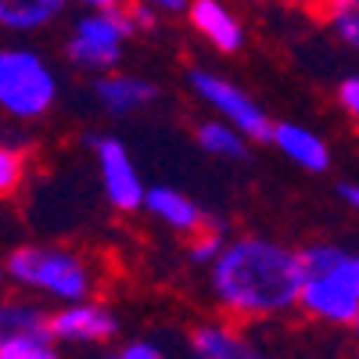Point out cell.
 <instances>
[{"mask_svg": "<svg viewBox=\"0 0 359 359\" xmlns=\"http://www.w3.org/2000/svg\"><path fill=\"white\" fill-rule=\"evenodd\" d=\"M306 284L302 248L277 237H230L223 255L208 266L212 306L233 323H269L298 309Z\"/></svg>", "mask_w": 359, "mask_h": 359, "instance_id": "6da1fadb", "label": "cell"}, {"mask_svg": "<svg viewBox=\"0 0 359 359\" xmlns=\"http://www.w3.org/2000/svg\"><path fill=\"white\" fill-rule=\"evenodd\" d=\"M4 277L15 291L40 302L72 306L86 302L97 291V266L90 255L65 245H18L4 255Z\"/></svg>", "mask_w": 359, "mask_h": 359, "instance_id": "7a4b0ae2", "label": "cell"}, {"mask_svg": "<svg viewBox=\"0 0 359 359\" xmlns=\"http://www.w3.org/2000/svg\"><path fill=\"white\" fill-rule=\"evenodd\" d=\"M341 252L345 245L338 241H313L302 248L306 284L298 309L323 327H352L359 320V287L341 273Z\"/></svg>", "mask_w": 359, "mask_h": 359, "instance_id": "3957f363", "label": "cell"}, {"mask_svg": "<svg viewBox=\"0 0 359 359\" xmlns=\"http://www.w3.org/2000/svg\"><path fill=\"white\" fill-rule=\"evenodd\" d=\"M57 104V72L33 47L0 50V108L11 123H40Z\"/></svg>", "mask_w": 359, "mask_h": 359, "instance_id": "277c9868", "label": "cell"}, {"mask_svg": "<svg viewBox=\"0 0 359 359\" xmlns=\"http://www.w3.org/2000/svg\"><path fill=\"white\" fill-rule=\"evenodd\" d=\"M130 36H133V29H130L123 8L86 11L69 29V36H65V57H69L76 69L90 72V76H104V72H115L118 69Z\"/></svg>", "mask_w": 359, "mask_h": 359, "instance_id": "5b68a950", "label": "cell"}, {"mask_svg": "<svg viewBox=\"0 0 359 359\" xmlns=\"http://www.w3.org/2000/svg\"><path fill=\"white\" fill-rule=\"evenodd\" d=\"M187 86H191V94L208 111H212L216 118L233 123L237 130H241L245 137H252V140H269L273 118H269L266 108L252 94H245V90L237 86L233 79H226L219 72H208V69H191L187 72Z\"/></svg>", "mask_w": 359, "mask_h": 359, "instance_id": "8992f818", "label": "cell"}, {"mask_svg": "<svg viewBox=\"0 0 359 359\" xmlns=\"http://www.w3.org/2000/svg\"><path fill=\"white\" fill-rule=\"evenodd\" d=\"M94 147V162H97V176H101V191L108 198V205L115 212H137L147 201V187L137 172V162L130 158L126 144L111 137V133H94L86 137Z\"/></svg>", "mask_w": 359, "mask_h": 359, "instance_id": "52a82bcc", "label": "cell"}, {"mask_svg": "<svg viewBox=\"0 0 359 359\" xmlns=\"http://www.w3.org/2000/svg\"><path fill=\"white\" fill-rule=\"evenodd\" d=\"M50 331L57 345H72V348H101L115 341L118 334V316L111 306L86 298V302L72 306H57L50 316Z\"/></svg>", "mask_w": 359, "mask_h": 359, "instance_id": "ba28073f", "label": "cell"}, {"mask_svg": "<svg viewBox=\"0 0 359 359\" xmlns=\"http://www.w3.org/2000/svg\"><path fill=\"white\" fill-rule=\"evenodd\" d=\"M187 359H273L233 320H201L187 331Z\"/></svg>", "mask_w": 359, "mask_h": 359, "instance_id": "9c48e42d", "label": "cell"}, {"mask_svg": "<svg viewBox=\"0 0 359 359\" xmlns=\"http://www.w3.org/2000/svg\"><path fill=\"white\" fill-rule=\"evenodd\" d=\"M97 108L111 118H126V115H137L144 108H151L158 101V86L144 76H130V72H104V76H94V86H90Z\"/></svg>", "mask_w": 359, "mask_h": 359, "instance_id": "30bf717a", "label": "cell"}, {"mask_svg": "<svg viewBox=\"0 0 359 359\" xmlns=\"http://www.w3.org/2000/svg\"><path fill=\"white\" fill-rule=\"evenodd\" d=\"M187 25L219 54H237L245 47V22L226 0H191L187 4Z\"/></svg>", "mask_w": 359, "mask_h": 359, "instance_id": "8fae6325", "label": "cell"}, {"mask_svg": "<svg viewBox=\"0 0 359 359\" xmlns=\"http://www.w3.org/2000/svg\"><path fill=\"white\" fill-rule=\"evenodd\" d=\"M269 144H273L287 162H294L298 169H306V172H327V165H331V144H327L316 130H309V126L273 123V130H269Z\"/></svg>", "mask_w": 359, "mask_h": 359, "instance_id": "7c38bea8", "label": "cell"}, {"mask_svg": "<svg viewBox=\"0 0 359 359\" xmlns=\"http://www.w3.org/2000/svg\"><path fill=\"white\" fill-rule=\"evenodd\" d=\"M144 208H147V212H151L162 226L184 233V237H194L198 230L212 226V219H208L205 208H201L191 194L176 191V187H147Z\"/></svg>", "mask_w": 359, "mask_h": 359, "instance_id": "4fadbf2b", "label": "cell"}, {"mask_svg": "<svg viewBox=\"0 0 359 359\" xmlns=\"http://www.w3.org/2000/svg\"><path fill=\"white\" fill-rule=\"evenodd\" d=\"M72 0H0V25L8 33H40L65 15Z\"/></svg>", "mask_w": 359, "mask_h": 359, "instance_id": "5bb4252c", "label": "cell"}, {"mask_svg": "<svg viewBox=\"0 0 359 359\" xmlns=\"http://www.w3.org/2000/svg\"><path fill=\"white\" fill-rule=\"evenodd\" d=\"M50 316L54 309H47L40 298L15 291L4 306H0V334H36V338H54L50 331Z\"/></svg>", "mask_w": 359, "mask_h": 359, "instance_id": "9a60e30c", "label": "cell"}, {"mask_svg": "<svg viewBox=\"0 0 359 359\" xmlns=\"http://www.w3.org/2000/svg\"><path fill=\"white\" fill-rule=\"evenodd\" d=\"M194 140H198V147L205 155L241 162V158H248V140L252 137H245L233 123H226V118H201V123L194 126Z\"/></svg>", "mask_w": 359, "mask_h": 359, "instance_id": "2e32d148", "label": "cell"}, {"mask_svg": "<svg viewBox=\"0 0 359 359\" xmlns=\"http://www.w3.org/2000/svg\"><path fill=\"white\" fill-rule=\"evenodd\" d=\"M331 33L359 54V0H313L309 8Z\"/></svg>", "mask_w": 359, "mask_h": 359, "instance_id": "e0dca14e", "label": "cell"}, {"mask_svg": "<svg viewBox=\"0 0 359 359\" xmlns=\"http://www.w3.org/2000/svg\"><path fill=\"white\" fill-rule=\"evenodd\" d=\"M29 172H33V151H29L25 140L8 133L4 144H0V194L15 198L29 180Z\"/></svg>", "mask_w": 359, "mask_h": 359, "instance_id": "ac0fdd59", "label": "cell"}, {"mask_svg": "<svg viewBox=\"0 0 359 359\" xmlns=\"http://www.w3.org/2000/svg\"><path fill=\"white\" fill-rule=\"evenodd\" d=\"M0 359H62V348L54 338L0 334Z\"/></svg>", "mask_w": 359, "mask_h": 359, "instance_id": "d6986e66", "label": "cell"}, {"mask_svg": "<svg viewBox=\"0 0 359 359\" xmlns=\"http://www.w3.org/2000/svg\"><path fill=\"white\" fill-rule=\"evenodd\" d=\"M226 241L230 237L219 230V226H205V230H198L194 237H187V248H184V259L191 262V266H212L219 255H223V248H226Z\"/></svg>", "mask_w": 359, "mask_h": 359, "instance_id": "ffe728a7", "label": "cell"}, {"mask_svg": "<svg viewBox=\"0 0 359 359\" xmlns=\"http://www.w3.org/2000/svg\"><path fill=\"white\" fill-rule=\"evenodd\" d=\"M104 359H169V352L151 338H130L123 345H115L111 352H104Z\"/></svg>", "mask_w": 359, "mask_h": 359, "instance_id": "44dd1931", "label": "cell"}, {"mask_svg": "<svg viewBox=\"0 0 359 359\" xmlns=\"http://www.w3.org/2000/svg\"><path fill=\"white\" fill-rule=\"evenodd\" d=\"M334 101H338V108L345 111V118L359 130V72L355 76H345L341 83H338V90H334Z\"/></svg>", "mask_w": 359, "mask_h": 359, "instance_id": "7402d4cb", "label": "cell"}, {"mask_svg": "<svg viewBox=\"0 0 359 359\" xmlns=\"http://www.w3.org/2000/svg\"><path fill=\"white\" fill-rule=\"evenodd\" d=\"M341 273L359 287V248H345L341 252Z\"/></svg>", "mask_w": 359, "mask_h": 359, "instance_id": "603a6c76", "label": "cell"}, {"mask_svg": "<svg viewBox=\"0 0 359 359\" xmlns=\"http://www.w3.org/2000/svg\"><path fill=\"white\" fill-rule=\"evenodd\" d=\"M137 4H151V8H158L162 15H184L191 0H137Z\"/></svg>", "mask_w": 359, "mask_h": 359, "instance_id": "cb8c5ba5", "label": "cell"}, {"mask_svg": "<svg viewBox=\"0 0 359 359\" xmlns=\"http://www.w3.org/2000/svg\"><path fill=\"white\" fill-rule=\"evenodd\" d=\"M72 4H79L86 11H111V8L123 4V0H72Z\"/></svg>", "mask_w": 359, "mask_h": 359, "instance_id": "d4e9b609", "label": "cell"}, {"mask_svg": "<svg viewBox=\"0 0 359 359\" xmlns=\"http://www.w3.org/2000/svg\"><path fill=\"white\" fill-rule=\"evenodd\" d=\"M338 194H341V201H345L348 208H355V212H359V184H341Z\"/></svg>", "mask_w": 359, "mask_h": 359, "instance_id": "484cf974", "label": "cell"}, {"mask_svg": "<svg viewBox=\"0 0 359 359\" xmlns=\"http://www.w3.org/2000/svg\"><path fill=\"white\" fill-rule=\"evenodd\" d=\"M262 4H287V8H313V0H262Z\"/></svg>", "mask_w": 359, "mask_h": 359, "instance_id": "4316f807", "label": "cell"}, {"mask_svg": "<svg viewBox=\"0 0 359 359\" xmlns=\"http://www.w3.org/2000/svg\"><path fill=\"white\" fill-rule=\"evenodd\" d=\"M348 331H352V341H355V345H359V320H355V323H352V327H348Z\"/></svg>", "mask_w": 359, "mask_h": 359, "instance_id": "83f0119b", "label": "cell"}]
</instances>
